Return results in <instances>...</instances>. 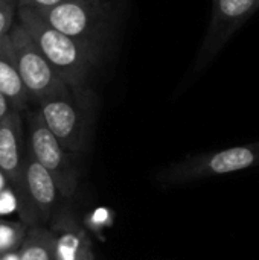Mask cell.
<instances>
[{
    "mask_svg": "<svg viewBox=\"0 0 259 260\" xmlns=\"http://www.w3.org/2000/svg\"><path fill=\"white\" fill-rule=\"evenodd\" d=\"M20 24L70 88H84L101 55L50 26L35 9L18 8Z\"/></svg>",
    "mask_w": 259,
    "mask_h": 260,
    "instance_id": "1",
    "label": "cell"
},
{
    "mask_svg": "<svg viewBox=\"0 0 259 260\" xmlns=\"http://www.w3.org/2000/svg\"><path fill=\"white\" fill-rule=\"evenodd\" d=\"M50 26L102 56L114 26V5L110 0H66L35 9Z\"/></svg>",
    "mask_w": 259,
    "mask_h": 260,
    "instance_id": "2",
    "label": "cell"
},
{
    "mask_svg": "<svg viewBox=\"0 0 259 260\" xmlns=\"http://www.w3.org/2000/svg\"><path fill=\"white\" fill-rule=\"evenodd\" d=\"M93 110L95 96L87 87L38 101L43 122L69 154L85 149Z\"/></svg>",
    "mask_w": 259,
    "mask_h": 260,
    "instance_id": "3",
    "label": "cell"
},
{
    "mask_svg": "<svg viewBox=\"0 0 259 260\" xmlns=\"http://www.w3.org/2000/svg\"><path fill=\"white\" fill-rule=\"evenodd\" d=\"M253 166H259V143L188 157L162 171L159 180L166 184H185L240 172Z\"/></svg>",
    "mask_w": 259,
    "mask_h": 260,
    "instance_id": "4",
    "label": "cell"
},
{
    "mask_svg": "<svg viewBox=\"0 0 259 260\" xmlns=\"http://www.w3.org/2000/svg\"><path fill=\"white\" fill-rule=\"evenodd\" d=\"M8 35L12 43L20 78L32 99L38 102L70 90L20 23L12 26Z\"/></svg>",
    "mask_w": 259,
    "mask_h": 260,
    "instance_id": "5",
    "label": "cell"
},
{
    "mask_svg": "<svg viewBox=\"0 0 259 260\" xmlns=\"http://www.w3.org/2000/svg\"><path fill=\"white\" fill-rule=\"evenodd\" d=\"M259 9V0H212V14L206 37L195 58L194 73L206 69L234 34Z\"/></svg>",
    "mask_w": 259,
    "mask_h": 260,
    "instance_id": "6",
    "label": "cell"
},
{
    "mask_svg": "<svg viewBox=\"0 0 259 260\" xmlns=\"http://www.w3.org/2000/svg\"><path fill=\"white\" fill-rule=\"evenodd\" d=\"M27 149L32 157L50 174L56 184L58 193L64 198L73 195L76 190L78 178L70 163L69 152L46 126L38 110L29 114Z\"/></svg>",
    "mask_w": 259,
    "mask_h": 260,
    "instance_id": "7",
    "label": "cell"
},
{
    "mask_svg": "<svg viewBox=\"0 0 259 260\" xmlns=\"http://www.w3.org/2000/svg\"><path fill=\"white\" fill-rule=\"evenodd\" d=\"M24 190L26 195L37 212V215H41L47 218L52 212V209L56 204L58 189L50 177V174L32 157V154L27 149L26 154V163H24Z\"/></svg>",
    "mask_w": 259,
    "mask_h": 260,
    "instance_id": "8",
    "label": "cell"
},
{
    "mask_svg": "<svg viewBox=\"0 0 259 260\" xmlns=\"http://www.w3.org/2000/svg\"><path fill=\"white\" fill-rule=\"evenodd\" d=\"M0 91L8 99L11 108L18 113L27 107L31 99L20 78L15 53L8 34L0 38Z\"/></svg>",
    "mask_w": 259,
    "mask_h": 260,
    "instance_id": "9",
    "label": "cell"
},
{
    "mask_svg": "<svg viewBox=\"0 0 259 260\" xmlns=\"http://www.w3.org/2000/svg\"><path fill=\"white\" fill-rule=\"evenodd\" d=\"M55 260H95L92 242L76 222H61L56 225Z\"/></svg>",
    "mask_w": 259,
    "mask_h": 260,
    "instance_id": "10",
    "label": "cell"
},
{
    "mask_svg": "<svg viewBox=\"0 0 259 260\" xmlns=\"http://www.w3.org/2000/svg\"><path fill=\"white\" fill-rule=\"evenodd\" d=\"M20 260H55L53 233L41 227L26 230V235L18 247Z\"/></svg>",
    "mask_w": 259,
    "mask_h": 260,
    "instance_id": "11",
    "label": "cell"
},
{
    "mask_svg": "<svg viewBox=\"0 0 259 260\" xmlns=\"http://www.w3.org/2000/svg\"><path fill=\"white\" fill-rule=\"evenodd\" d=\"M24 235H26L24 224L0 219V256L18 250Z\"/></svg>",
    "mask_w": 259,
    "mask_h": 260,
    "instance_id": "12",
    "label": "cell"
},
{
    "mask_svg": "<svg viewBox=\"0 0 259 260\" xmlns=\"http://www.w3.org/2000/svg\"><path fill=\"white\" fill-rule=\"evenodd\" d=\"M15 11H17L15 0H0V38L11 30L14 24Z\"/></svg>",
    "mask_w": 259,
    "mask_h": 260,
    "instance_id": "13",
    "label": "cell"
},
{
    "mask_svg": "<svg viewBox=\"0 0 259 260\" xmlns=\"http://www.w3.org/2000/svg\"><path fill=\"white\" fill-rule=\"evenodd\" d=\"M14 210H17V197L15 192L9 186H6L0 192V215H8Z\"/></svg>",
    "mask_w": 259,
    "mask_h": 260,
    "instance_id": "14",
    "label": "cell"
},
{
    "mask_svg": "<svg viewBox=\"0 0 259 260\" xmlns=\"http://www.w3.org/2000/svg\"><path fill=\"white\" fill-rule=\"evenodd\" d=\"M85 224H90L89 227H93V229H98V227H107L110 224V215H108V210L105 209H101V210H96L93 212V215L85 219Z\"/></svg>",
    "mask_w": 259,
    "mask_h": 260,
    "instance_id": "15",
    "label": "cell"
},
{
    "mask_svg": "<svg viewBox=\"0 0 259 260\" xmlns=\"http://www.w3.org/2000/svg\"><path fill=\"white\" fill-rule=\"evenodd\" d=\"M18 8H32V9H44L63 3L66 0H15Z\"/></svg>",
    "mask_w": 259,
    "mask_h": 260,
    "instance_id": "16",
    "label": "cell"
},
{
    "mask_svg": "<svg viewBox=\"0 0 259 260\" xmlns=\"http://www.w3.org/2000/svg\"><path fill=\"white\" fill-rule=\"evenodd\" d=\"M11 111H12V108H11L8 99H6V98L2 94V91H0V120H2L5 116H8Z\"/></svg>",
    "mask_w": 259,
    "mask_h": 260,
    "instance_id": "17",
    "label": "cell"
},
{
    "mask_svg": "<svg viewBox=\"0 0 259 260\" xmlns=\"http://www.w3.org/2000/svg\"><path fill=\"white\" fill-rule=\"evenodd\" d=\"M0 260H20L18 257V251H11V253H6L3 256H0Z\"/></svg>",
    "mask_w": 259,
    "mask_h": 260,
    "instance_id": "18",
    "label": "cell"
},
{
    "mask_svg": "<svg viewBox=\"0 0 259 260\" xmlns=\"http://www.w3.org/2000/svg\"><path fill=\"white\" fill-rule=\"evenodd\" d=\"M6 186H8V181H6V178L3 177V174L0 172V192H2Z\"/></svg>",
    "mask_w": 259,
    "mask_h": 260,
    "instance_id": "19",
    "label": "cell"
}]
</instances>
